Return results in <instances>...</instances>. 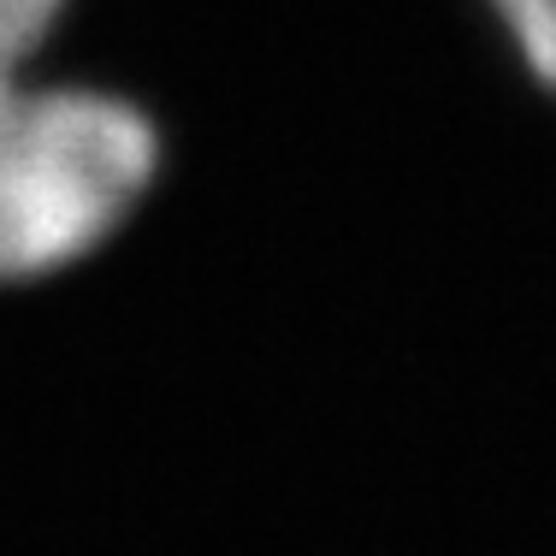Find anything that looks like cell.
<instances>
[{"label": "cell", "mask_w": 556, "mask_h": 556, "mask_svg": "<svg viewBox=\"0 0 556 556\" xmlns=\"http://www.w3.org/2000/svg\"><path fill=\"white\" fill-rule=\"evenodd\" d=\"M65 0H0V285L96 255L161 172V130L137 101L30 84Z\"/></svg>", "instance_id": "obj_1"}, {"label": "cell", "mask_w": 556, "mask_h": 556, "mask_svg": "<svg viewBox=\"0 0 556 556\" xmlns=\"http://www.w3.org/2000/svg\"><path fill=\"white\" fill-rule=\"evenodd\" d=\"M492 12L521 65L556 96V0H492Z\"/></svg>", "instance_id": "obj_2"}]
</instances>
